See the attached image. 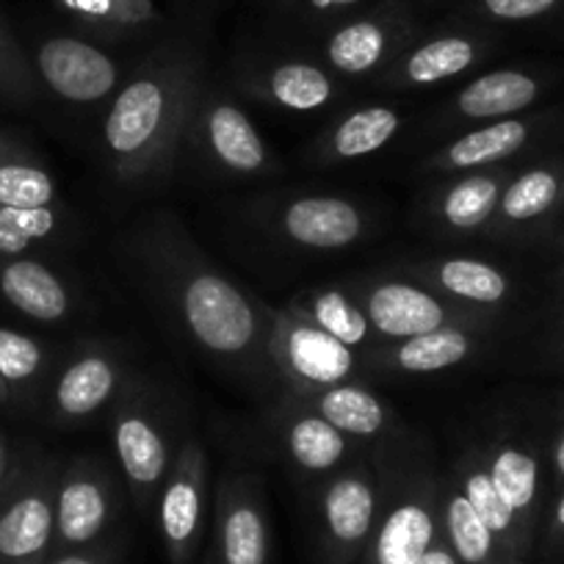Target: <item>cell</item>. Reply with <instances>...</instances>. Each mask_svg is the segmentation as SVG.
Returning <instances> with one entry per match:
<instances>
[{
  "mask_svg": "<svg viewBox=\"0 0 564 564\" xmlns=\"http://www.w3.org/2000/svg\"><path fill=\"white\" fill-rule=\"evenodd\" d=\"M124 252L141 289L199 355L252 388L280 384L263 300L230 280L175 216L141 221L124 238Z\"/></svg>",
  "mask_w": 564,
  "mask_h": 564,
  "instance_id": "obj_1",
  "label": "cell"
},
{
  "mask_svg": "<svg viewBox=\"0 0 564 564\" xmlns=\"http://www.w3.org/2000/svg\"><path fill=\"white\" fill-rule=\"evenodd\" d=\"M205 80L203 56L186 42H166L130 69L102 119V159L119 186L155 188L175 175Z\"/></svg>",
  "mask_w": 564,
  "mask_h": 564,
  "instance_id": "obj_2",
  "label": "cell"
},
{
  "mask_svg": "<svg viewBox=\"0 0 564 564\" xmlns=\"http://www.w3.org/2000/svg\"><path fill=\"white\" fill-rule=\"evenodd\" d=\"M368 454L379 474V518L357 564H415L443 536V474L410 432Z\"/></svg>",
  "mask_w": 564,
  "mask_h": 564,
  "instance_id": "obj_3",
  "label": "cell"
},
{
  "mask_svg": "<svg viewBox=\"0 0 564 564\" xmlns=\"http://www.w3.org/2000/svg\"><path fill=\"white\" fill-rule=\"evenodd\" d=\"M108 423L117 468L135 509L141 514L153 512L186 437L177 432L172 395L150 382L144 373H135L133 382L108 412Z\"/></svg>",
  "mask_w": 564,
  "mask_h": 564,
  "instance_id": "obj_4",
  "label": "cell"
},
{
  "mask_svg": "<svg viewBox=\"0 0 564 564\" xmlns=\"http://www.w3.org/2000/svg\"><path fill=\"white\" fill-rule=\"evenodd\" d=\"M181 161L214 181H260L280 172L274 153L232 89L205 80L188 119Z\"/></svg>",
  "mask_w": 564,
  "mask_h": 564,
  "instance_id": "obj_5",
  "label": "cell"
},
{
  "mask_svg": "<svg viewBox=\"0 0 564 564\" xmlns=\"http://www.w3.org/2000/svg\"><path fill=\"white\" fill-rule=\"evenodd\" d=\"M252 219L300 254L349 252L373 236L379 216L362 199L333 192H289L254 199Z\"/></svg>",
  "mask_w": 564,
  "mask_h": 564,
  "instance_id": "obj_6",
  "label": "cell"
},
{
  "mask_svg": "<svg viewBox=\"0 0 564 564\" xmlns=\"http://www.w3.org/2000/svg\"><path fill=\"white\" fill-rule=\"evenodd\" d=\"M351 294L366 311L379 340H404L412 335L435 333L443 327H481L501 329L507 318L474 311L448 302L423 282L401 274L395 269L360 271L346 276Z\"/></svg>",
  "mask_w": 564,
  "mask_h": 564,
  "instance_id": "obj_7",
  "label": "cell"
},
{
  "mask_svg": "<svg viewBox=\"0 0 564 564\" xmlns=\"http://www.w3.org/2000/svg\"><path fill=\"white\" fill-rule=\"evenodd\" d=\"M423 31L412 0H373L316 36L313 56L346 84H371Z\"/></svg>",
  "mask_w": 564,
  "mask_h": 564,
  "instance_id": "obj_8",
  "label": "cell"
},
{
  "mask_svg": "<svg viewBox=\"0 0 564 564\" xmlns=\"http://www.w3.org/2000/svg\"><path fill=\"white\" fill-rule=\"evenodd\" d=\"M263 307L269 322V357L280 388L302 395L344 382H366L371 373L366 357L324 333L291 305L276 307L263 302Z\"/></svg>",
  "mask_w": 564,
  "mask_h": 564,
  "instance_id": "obj_9",
  "label": "cell"
},
{
  "mask_svg": "<svg viewBox=\"0 0 564 564\" xmlns=\"http://www.w3.org/2000/svg\"><path fill=\"white\" fill-rule=\"evenodd\" d=\"M139 371L130 368L128 349L117 340L86 338L67 349L45 393V415L53 426L78 430L108 415Z\"/></svg>",
  "mask_w": 564,
  "mask_h": 564,
  "instance_id": "obj_10",
  "label": "cell"
},
{
  "mask_svg": "<svg viewBox=\"0 0 564 564\" xmlns=\"http://www.w3.org/2000/svg\"><path fill=\"white\" fill-rule=\"evenodd\" d=\"M498 45L501 40L496 31L481 25L457 23L441 31L423 29L368 86L388 95L437 89L485 67L496 56Z\"/></svg>",
  "mask_w": 564,
  "mask_h": 564,
  "instance_id": "obj_11",
  "label": "cell"
},
{
  "mask_svg": "<svg viewBox=\"0 0 564 564\" xmlns=\"http://www.w3.org/2000/svg\"><path fill=\"white\" fill-rule=\"evenodd\" d=\"M51 457L14 463L0 490V564H47L56 540V485Z\"/></svg>",
  "mask_w": 564,
  "mask_h": 564,
  "instance_id": "obj_12",
  "label": "cell"
},
{
  "mask_svg": "<svg viewBox=\"0 0 564 564\" xmlns=\"http://www.w3.org/2000/svg\"><path fill=\"white\" fill-rule=\"evenodd\" d=\"M556 86V75L531 64H507L485 69L465 80L426 122L430 139H452L479 124L518 117L540 108Z\"/></svg>",
  "mask_w": 564,
  "mask_h": 564,
  "instance_id": "obj_13",
  "label": "cell"
},
{
  "mask_svg": "<svg viewBox=\"0 0 564 564\" xmlns=\"http://www.w3.org/2000/svg\"><path fill=\"white\" fill-rule=\"evenodd\" d=\"M564 130V113L534 108L529 113L498 119V122L479 124L465 133L452 135L435 150L423 155L415 172L421 177H446L459 172L492 170V166H512L523 155L534 153L547 144L553 135Z\"/></svg>",
  "mask_w": 564,
  "mask_h": 564,
  "instance_id": "obj_14",
  "label": "cell"
},
{
  "mask_svg": "<svg viewBox=\"0 0 564 564\" xmlns=\"http://www.w3.org/2000/svg\"><path fill=\"white\" fill-rule=\"evenodd\" d=\"M230 89L274 111L313 113L340 100L346 80L313 53H247L230 64Z\"/></svg>",
  "mask_w": 564,
  "mask_h": 564,
  "instance_id": "obj_15",
  "label": "cell"
},
{
  "mask_svg": "<svg viewBox=\"0 0 564 564\" xmlns=\"http://www.w3.org/2000/svg\"><path fill=\"white\" fill-rule=\"evenodd\" d=\"M124 487L119 468L97 454H78L58 474L56 485V540L53 556L86 547L108 536L124 509Z\"/></svg>",
  "mask_w": 564,
  "mask_h": 564,
  "instance_id": "obj_16",
  "label": "cell"
},
{
  "mask_svg": "<svg viewBox=\"0 0 564 564\" xmlns=\"http://www.w3.org/2000/svg\"><path fill=\"white\" fill-rule=\"evenodd\" d=\"M324 564H357L379 518V474L371 454L316 485Z\"/></svg>",
  "mask_w": 564,
  "mask_h": 564,
  "instance_id": "obj_17",
  "label": "cell"
},
{
  "mask_svg": "<svg viewBox=\"0 0 564 564\" xmlns=\"http://www.w3.org/2000/svg\"><path fill=\"white\" fill-rule=\"evenodd\" d=\"M29 56L42 89L75 108L108 106L130 75L106 47L75 34L45 36Z\"/></svg>",
  "mask_w": 564,
  "mask_h": 564,
  "instance_id": "obj_18",
  "label": "cell"
},
{
  "mask_svg": "<svg viewBox=\"0 0 564 564\" xmlns=\"http://www.w3.org/2000/svg\"><path fill=\"white\" fill-rule=\"evenodd\" d=\"M269 430L282 459L313 487L368 454L360 443L318 415L302 395L285 388L276 390L269 406Z\"/></svg>",
  "mask_w": 564,
  "mask_h": 564,
  "instance_id": "obj_19",
  "label": "cell"
},
{
  "mask_svg": "<svg viewBox=\"0 0 564 564\" xmlns=\"http://www.w3.org/2000/svg\"><path fill=\"white\" fill-rule=\"evenodd\" d=\"M514 170L518 166L512 164L435 177L417 203V225L452 241L485 238Z\"/></svg>",
  "mask_w": 564,
  "mask_h": 564,
  "instance_id": "obj_20",
  "label": "cell"
},
{
  "mask_svg": "<svg viewBox=\"0 0 564 564\" xmlns=\"http://www.w3.org/2000/svg\"><path fill=\"white\" fill-rule=\"evenodd\" d=\"M208 452L197 435H186L155 503L161 542L170 564H192L197 556L208 512Z\"/></svg>",
  "mask_w": 564,
  "mask_h": 564,
  "instance_id": "obj_21",
  "label": "cell"
},
{
  "mask_svg": "<svg viewBox=\"0 0 564 564\" xmlns=\"http://www.w3.org/2000/svg\"><path fill=\"white\" fill-rule=\"evenodd\" d=\"M564 214V155L523 164L509 177L487 236L496 243H531Z\"/></svg>",
  "mask_w": 564,
  "mask_h": 564,
  "instance_id": "obj_22",
  "label": "cell"
},
{
  "mask_svg": "<svg viewBox=\"0 0 564 564\" xmlns=\"http://www.w3.org/2000/svg\"><path fill=\"white\" fill-rule=\"evenodd\" d=\"M393 269L423 282L454 305L474 307L492 316L507 318V311L518 296V282L501 263L474 254H430L401 260Z\"/></svg>",
  "mask_w": 564,
  "mask_h": 564,
  "instance_id": "obj_23",
  "label": "cell"
},
{
  "mask_svg": "<svg viewBox=\"0 0 564 564\" xmlns=\"http://www.w3.org/2000/svg\"><path fill=\"white\" fill-rule=\"evenodd\" d=\"M271 529L263 485L254 474L232 470L219 481L214 553L219 564H269Z\"/></svg>",
  "mask_w": 564,
  "mask_h": 564,
  "instance_id": "obj_24",
  "label": "cell"
},
{
  "mask_svg": "<svg viewBox=\"0 0 564 564\" xmlns=\"http://www.w3.org/2000/svg\"><path fill=\"white\" fill-rule=\"evenodd\" d=\"M498 333L501 329L443 327L404 340H384L366 360L368 371L399 379L435 377L481 360L492 349Z\"/></svg>",
  "mask_w": 564,
  "mask_h": 564,
  "instance_id": "obj_25",
  "label": "cell"
},
{
  "mask_svg": "<svg viewBox=\"0 0 564 564\" xmlns=\"http://www.w3.org/2000/svg\"><path fill=\"white\" fill-rule=\"evenodd\" d=\"M406 113L395 102H357L335 113L305 148V161L318 170L355 164L382 153L399 139Z\"/></svg>",
  "mask_w": 564,
  "mask_h": 564,
  "instance_id": "obj_26",
  "label": "cell"
},
{
  "mask_svg": "<svg viewBox=\"0 0 564 564\" xmlns=\"http://www.w3.org/2000/svg\"><path fill=\"white\" fill-rule=\"evenodd\" d=\"M487 459V470L531 536H540L542 514H545V463H542V446L520 432H498L490 441L481 443Z\"/></svg>",
  "mask_w": 564,
  "mask_h": 564,
  "instance_id": "obj_27",
  "label": "cell"
},
{
  "mask_svg": "<svg viewBox=\"0 0 564 564\" xmlns=\"http://www.w3.org/2000/svg\"><path fill=\"white\" fill-rule=\"evenodd\" d=\"M0 296L36 324H67L80 313V291L58 265L36 254L0 258Z\"/></svg>",
  "mask_w": 564,
  "mask_h": 564,
  "instance_id": "obj_28",
  "label": "cell"
},
{
  "mask_svg": "<svg viewBox=\"0 0 564 564\" xmlns=\"http://www.w3.org/2000/svg\"><path fill=\"white\" fill-rule=\"evenodd\" d=\"M302 399L318 415L327 417L335 430H340L346 437L360 443L366 452H373V448L384 446V443L395 441V437L406 432L395 406H390L366 382H344L335 384V388L311 390V393H302Z\"/></svg>",
  "mask_w": 564,
  "mask_h": 564,
  "instance_id": "obj_29",
  "label": "cell"
},
{
  "mask_svg": "<svg viewBox=\"0 0 564 564\" xmlns=\"http://www.w3.org/2000/svg\"><path fill=\"white\" fill-rule=\"evenodd\" d=\"M446 470L457 479L459 490L465 492V498H468L470 507L476 509V514L485 520L487 529L498 536V542H501L520 564H529L536 540L520 525V520L514 518V512L507 507L501 492L492 485L481 443L465 446L463 452L448 463Z\"/></svg>",
  "mask_w": 564,
  "mask_h": 564,
  "instance_id": "obj_30",
  "label": "cell"
},
{
  "mask_svg": "<svg viewBox=\"0 0 564 564\" xmlns=\"http://www.w3.org/2000/svg\"><path fill=\"white\" fill-rule=\"evenodd\" d=\"M289 305L300 311L302 316L311 318L313 324H318L324 333H329L340 344H346L357 355L366 357V360L382 346L379 335L373 333L371 322H368L366 311H362V305L357 302V296L351 294L346 282H324V285H316V289L302 291Z\"/></svg>",
  "mask_w": 564,
  "mask_h": 564,
  "instance_id": "obj_31",
  "label": "cell"
},
{
  "mask_svg": "<svg viewBox=\"0 0 564 564\" xmlns=\"http://www.w3.org/2000/svg\"><path fill=\"white\" fill-rule=\"evenodd\" d=\"M441 529L443 540L448 542L459 564H520L487 529L485 520L476 514V509L470 507L457 479L448 470H443Z\"/></svg>",
  "mask_w": 564,
  "mask_h": 564,
  "instance_id": "obj_32",
  "label": "cell"
},
{
  "mask_svg": "<svg viewBox=\"0 0 564 564\" xmlns=\"http://www.w3.org/2000/svg\"><path fill=\"white\" fill-rule=\"evenodd\" d=\"M62 355L29 333L0 327V379L12 390L14 406H40Z\"/></svg>",
  "mask_w": 564,
  "mask_h": 564,
  "instance_id": "obj_33",
  "label": "cell"
},
{
  "mask_svg": "<svg viewBox=\"0 0 564 564\" xmlns=\"http://www.w3.org/2000/svg\"><path fill=\"white\" fill-rule=\"evenodd\" d=\"M0 205L7 208L58 205V183L53 172L7 133H0Z\"/></svg>",
  "mask_w": 564,
  "mask_h": 564,
  "instance_id": "obj_34",
  "label": "cell"
},
{
  "mask_svg": "<svg viewBox=\"0 0 564 564\" xmlns=\"http://www.w3.org/2000/svg\"><path fill=\"white\" fill-rule=\"evenodd\" d=\"M86 31L106 42L144 36L161 25L155 0H58Z\"/></svg>",
  "mask_w": 564,
  "mask_h": 564,
  "instance_id": "obj_35",
  "label": "cell"
},
{
  "mask_svg": "<svg viewBox=\"0 0 564 564\" xmlns=\"http://www.w3.org/2000/svg\"><path fill=\"white\" fill-rule=\"evenodd\" d=\"M67 227L62 205L53 208H7L0 205V258L31 254L34 247L58 243Z\"/></svg>",
  "mask_w": 564,
  "mask_h": 564,
  "instance_id": "obj_36",
  "label": "cell"
},
{
  "mask_svg": "<svg viewBox=\"0 0 564 564\" xmlns=\"http://www.w3.org/2000/svg\"><path fill=\"white\" fill-rule=\"evenodd\" d=\"M40 95L42 86L29 51L20 45L7 18L0 14V100L12 108H29L40 100Z\"/></svg>",
  "mask_w": 564,
  "mask_h": 564,
  "instance_id": "obj_37",
  "label": "cell"
},
{
  "mask_svg": "<svg viewBox=\"0 0 564 564\" xmlns=\"http://www.w3.org/2000/svg\"><path fill=\"white\" fill-rule=\"evenodd\" d=\"M368 3H373V0H263L271 18L280 20L289 29L305 31L313 40L349 14L360 12Z\"/></svg>",
  "mask_w": 564,
  "mask_h": 564,
  "instance_id": "obj_38",
  "label": "cell"
},
{
  "mask_svg": "<svg viewBox=\"0 0 564 564\" xmlns=\"http://www.w3.org/2000/svg\"><path fill=\"white\" fill-rule=\"evenodd\" d=\"M564 12V0H465L463 23L481 29L529 25Z\"/></svg>",
  "mask_w": 564,
  "mask_h": 564,
  "instance_id": "obj_39",
  "label": "cell"
},
{
  "mask_svg": "<svg viewBox=\"0 0 564 564\" xmlns=\"http://www.w3.org/2000/svg\"><path fill=\"white\" fill-rule=\"evenodd\" d=\"M124 556V536L122 534H108L100 542L86 547H75V551H64L51 556L47 564H119Z\"/></svg>",
  "mask_w": 564,
  "mask_h": 564,
  "instance_id": "obj_40",
  "label": "cell"
},
{
  "mask_svg": "<svg viewBox=\"0 0 564 564\" xmlns=\"http://www.w3.org/2000/svg\"><path fill=\"white\" fill-rule=\"evenodd\" d=\"M536 540H542V551L545 553L564 551V487L553 492L551 507L542 514L540 536Z\"/></svg>",
  "mask_w": 564,
  "mask_h": 564,
  "instance_id": "obj_41",
  "label": "cell"
},
{
  "mask_svg": "<svg viewBox=\"0 0 564 564\" xmlns=\"http://www.w3.org/2000/svg\"><path fill=\"white\" fill-rule=\"evenodd\" d=\"M542 463H545V479L551 481V490L564 487V421L547 435L542 446Z\"/></svg>",
  "mask_w": 564,
  "mask_h": 564,
  "instance_id": "obj_42",
  "label": "cell"
},
{
  "mask_svg": "<svg viewBox=\"0 0 564 564\" xmlns=\"http://www.w3.org/2000/svg\"><path fill=\"white\" fill-rule=\"evenodd\" d=\"M415 564H459V558L454 556V551L448 547V542L441 536V540H437L430 551L423 553Z\"/></svg>",
  "mask_w": 564,
  "mask_h": 564,
  "instance_id": "obj_43",
  "label": "cell"
},
{
  "mask_svg": "<svg viewBox=\"0 0 564 564\" xmlns=\"http://www.w3.org/2000/svg\"><path fill=\"white\" fill-rule=\"evenodd\" d=\"M12 468H14V459L12 454H9L7 437H3V432H0V490H3V485H7L9 476H12Z\"/></svg>",
  "mask_w": 564,
  "mask_h": 564,
  "instance_id": "obj_44",
  "label": "cell"
},
{
  "mask_svg": "<svg viewBox=\"0 0 564 564\" xmlns=\"http://www.w3.org/2000/svg\"><path fill=\"white\" fill-rule=\"evenodd\" d=\"M553 355L556 357H562L564 360V307H562V316H558V322H556V327H553Z\"/></svg>",
  "mask_w": 564,
  "mask_h": 564,
  "instance_id": "obj_45",
  "label": "cell"
},
{
  "mask_svg": "<svg viewBox=\"0 0 564 564\" xmlns=\"http://www.w3.org/2000/svg\"><path fill=\"white\" fill-rule=\"evenodd\" d=\"M9 404H14L12 390H9V388H7V382H3V379H0V406H9Z\"/></svg>",
  "mask_w": 564,
  "mask_h": 564,
  "instance_id": "obj_46",
  "label": "cell"
},
{
  "mask_svg": "<svg viewBox=\"0 0 564 564\" xmlns=\"http://www.w3.org/2000/svg\"><path fill=\"white\" fill-rule=\"evenodd\" d=\"M203 564H219V562H216V553H214V547H210V551H208V553H205Z\"/></svg>",
  "mask_w": 564,
  "mask_h": 564,
  "instance_id": "obj_47",
  "label": "cell"
},
{
  "mask_svg": "<svg viewBox=\"0 0 564 564\" xmlns=\"http://www.w3.org/2000/svg\"><path fill=\"white\" fill-rule=\"evenodd\" d=\"M558 291H562V296H564V263H562V269H558Z\"/></svg>",
  "mask_w": 564,
  "mask_h": 564,
  "instance_id": "obj_48",
  "label": "cell"
}]
</instances>
